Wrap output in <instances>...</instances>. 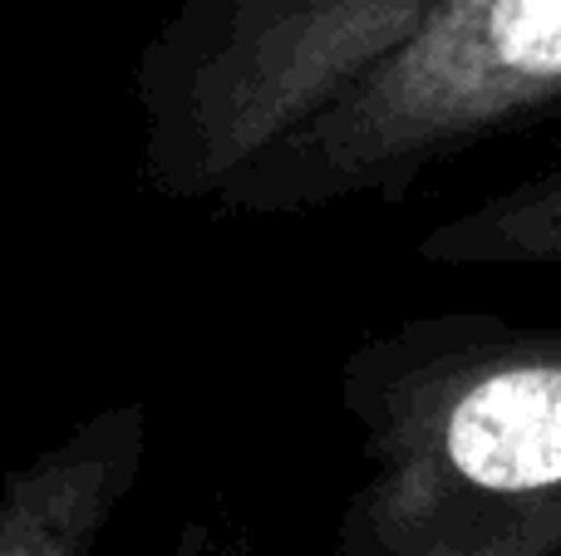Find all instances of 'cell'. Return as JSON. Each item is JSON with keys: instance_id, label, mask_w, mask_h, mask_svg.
<instances>
[{"instance_id": "cell-1", "label": "cell", "mask_w": 561, "mask_h": 556, "mask_svg": "<svg viewBox=\"0 0 561 556\" xmlns=\"http://www.w3.org/2000/svg\"><path fill=\"white\" fill-rule=\"evenodd\" d=\"M359 483L330 556H561V325L444 311L340 364Z\"/></svg>"}, {"instance_id": "cell-2", "label": "cell", "mask_w": 561, "mask_h": 556, "mask_svg": "<svg viewBox=\"0 0 561 556\" xmlns=\"http://www.w3.org/2000/svg\"><path fill=\"white\" fill-rule=\"evenodd\" d=\"M561 108V0H428L379 55L272 134L217 217L404 202L458 153Z\"/></svg>"}, {"instance_id": "cell-3", "label": "cell", "mask_w": 561, "mask_h": 556, "mask_svg": "<svg viewBox=\"0 0 561 556\" xmlns=\"http://www.w3.org/2000/svg\"><path fill=\"white\" fill-rule=\"evenodd\" d=\"M428 0H178L134 69L144 183L213 207L222 183L389 45Z\"/></svg>"}, {"instance_id": "cell-4", "label": "cell", "mask_w": 561, "mask_h": 556, "mask_svg": "<svg viewBox=\"0 0 561 556\" xmlns=\"http://www.w3.org/2000/svg\"><path fill=\"white\" fill-rule=\"evenodd\" d=\"M148 459L144 399H114L0 483V556H94Z\"/></svg>"}, {"instance_id": "cell-5", "label": "cell", "mask_w": 561, "mask_h": 556, "mask_svg": "<svg viewBox=\"0 0 561 556\" xmlns=\"http://www.w3.org/2000/svg\"><path fill=\"white\" fill-rule=\"evenodd\" d=\"M428 266H561V153L414 242Z\"/></svg>"}]
</instances>
